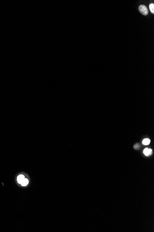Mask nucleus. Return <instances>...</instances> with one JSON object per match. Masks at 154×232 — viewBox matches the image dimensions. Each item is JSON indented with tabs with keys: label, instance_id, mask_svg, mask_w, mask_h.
I'll use <instances>...</instances> for the list:
<instances>
[{
	"label": "nucleus",
	"instance_id": "5",
	"mask_svg": "<svg viewBox=\"0 0 154 232\" xmlns=\"http://www.w3.org/2000/svg\"><path fill=\"white\" fill-rule=\"evenodd\" d=\"M150 140L149 139H145L143 141V144L144 145H148L150 143Z\"/></svg>",
	"mask_w": 154,
	"mask_h": 232
},
{
	"label": "nucleus",
	"instance_id": "4",
	"mask_svg": "<svg viewBox=\"0 0 154 232\" xmlns=\"http://www.w3.org/2000/svg\"><path fill=\"white\" fill-rule=\"evenodd\" d=\"M28 184V180L26 179V178H24L23 182H22V183L21 184V185L22 186H26L27 185V184Z\"/></svg>",
	"mask_w": 154,
	"mask_h": 232
},
{
	"label": "nucleus",
	"instance_id": "1",
	"mask_svg": "<svg viewBox=\"0 0 154 232\" xmlns=\"http://www.w3.org/2000/svg\"><path fill=\"white\" fill-rule=\"evenodd\" d=\"M139 10L141 13H142L144 15H146L148 14L149 11L148 10V8L144 5H140L139 7Z\"/></svg>",
	"mask_w": 154,
	"mask_h": 232
},
{
	"label": "nucleus",
	"instance_id": "2",
	"mask_svg": "<svg viewBox=\"0 0 154 232\" xmlns=\"http://www.w3.org/2000/svg\"><path fill=\"white\" fill-rule=\"evenodd\" d=\"M143 153L146 156H149L152 153V150L150 149L146 148L144 150Z\"/></svg>",
	"mask_w": 154,
	"mask_h": 232
},
{
	"label": "nucleus",
	"instance_id": "3",
	"mask_svg": "<svg viewBox=\"0 0 154 232\" xmlns=\"http://www.w3.org/2000/svg\"><path fill=\"white\" fill-rule=\"evenodd\" d=\"M24 177L23 176V175H20V176H19L18 177V183L19 184H21L22 183L24 179Z\"/></svg>",
	"mask_w": 154,
	"mask_h": 232
},
{
	"label": "nucleus",
	"instance_id": "6",
	"mask_svg": "<svg viewBox=\"0 0 154 232\" xmlns=\"http://www.w3.org/2000/svg\"><path fill=\"white\" fill-rule=\"evenodd\" d=\"M149 8L150 9V11L153 13H154V4L153 3H151L150 5Z\"/></svg>",
	"mask_w": 154,
	"mask_h": 232
}]
</instances>
